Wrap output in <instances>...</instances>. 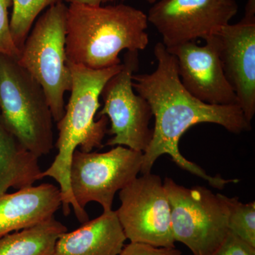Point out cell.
I'll use <instances>...</instances> for the list:
<instances>
[{
	"label": "cell",
	"instance_id": "obj_1",
	"mask_svg": "<svg viewBox=\"0 0 255 255\" xmlns=\"http://www.w3.org/2000/svg\"><path fill=\"white\" fill-rule=\"evenodd\" d=\"M154 54L157 62L155 71L132 76L134 90L148 102L155 117L152 140L143 152L140 172L150 173L160 156L169 155L179 167L204 179L216 189H223L228 184L238 182V179L209 175L181 154L179 142L183 134L197 124H217L238 134L251 130V123L239 106L209 105L191 95L181 82L175 57L163 43L155 44Z\"/></svg>",
	"mask_w": 255,
	"mask_h": 255
},
{
	"label": "cell",
	"instance_id": "obj_2",
	"mask_svg": "<svg viewBox=\"0 0 255 255\" xmlns=\"http://www.w3.org/2000/svg\"><path fill=\"white\" fill-rule=\"evenodd\" d=\"M72 74L71 90L65 113L57 122L58 137L55 143L58 154L51 165L42 172L41 179L49 177L59 184L64 216L70 214L73 206L75 216L80 223L89 221L87 211L79 207L74 199L70 182L72 157L77 149L92 152L103 147L104 138L108 132L109 119L106 116L96 120L100 108V97L107 82L118 73L123 63L112 68L93 70L68 61Z\"/></svg>",
	"mask_w": 255,
	"mask_h": 255
},
{
	"label": "cell",
	"instance_id": "obj_3",
	"mask_svg": "<svg viewBox=\"0 0 255 255\" xmlns=\"http://www.w3.org/2000/svg\"><path fill=\"white\" fill-rule=\"evenodd\" d=\"M147 14L129 5L71 3L67 14L69 63L93 70L122 64L123 50L139 52L149 43Z\"/></svg>",
	"mask_w": 255,
	"mask_h": 255
},
{
	"label": "cell",
	"instance_id": "obj_4",
	"mask_svg": "<svg viewBox=\"0 0 255 255\" xmlns=\"http://www.w3.org/2000/svg\"><path fill=\"white\" fill-rule=\"evenodd\" d=\"M0 53V120L39 158L53 148V118L46 95L18 62Z\"/></svg>",
	"mask_w": 255,
	"mask_h": 255
},
{
	"label": "cell",
	"instance_id": "obj_5",
	"mask_svg": "<svg viewBox=\"0 0 255 255\" xmlns=\"http://www.w3.org/2000/svg\"><path fill=\"white\" fill-rule=\"evenodd\" d=\"M67 14L63 1L46 9L33 23L17 59L43 88L56 122L65 113V95L73 83L65 48Z\"/></svg>",
	"mask_w": 255,
	"mask_h": 255
},
{
	"label": "cell",
	"instance_id": "obj_6",
	"mask_svg": "<svg viewBox=\"0 0 255 255\" xmlns=\"http://www.w3.org/2000/svg\"><path fill=\"white\" fill-rule=\"evenodd\" d=\"M163 184L174 241L187 246L193 255H209L229 233L227 206L221 194L201 186L183 187L168 177Z\"/></svg>",
	"mask_w": 255,
	"mask_h": 255
},
{
	"label": "cell",
	"instance_id": "obj_7",
	"mask_svg": "<svg viewBox=\"0 0 255 255\" xmlns=\"http://www.w3.org/2000/svg\"><path fill=\"white\" fill-rule=\"evenodd\" d=\"M143 152L117 145L106 152H74L70 182L74 199L85 210L92 201L112 210L114 196L135 179L141 170Z\"/></svg>",
	"mask_w": 255,
	"mask_h": 255
},
{
	"label": "cell",
	"instance_id": "obj_8",
	"mask_svg": "<svg viewBox=\"0 0 255 255\" xmlns=\"http://www.w3.org/2000/svg\"><path fill=\"white\" fill-rule=\"evenodd\" d=\"M123 67L106 83L102 93L103 107L97 117L106 116L111 122L108 133L113 137L106 145H122L144 152L152 137L149 123L150 105L132 87V76L138 68V52L127 51Z\"/></svg>",
	"mask_w": 255,
	"mask_h": 255
},
{
	"label": "cell",
	"instance_id": "obj_9",
	"mask_svg": "<svg viewBox=\"0 0 255 255\" xmlns=\"http://www.w3.org/2000/svg\"><path fill=\"white\" fill-rule=\"evenodd\" d=\"M116 211L127 240L155 248H175L171 209L163 182L156 174H143L119 191Z\"/></svg>",
	"mask_w": 255,
	"mask_h": 255
},
{
	"label": "cell",
	"instance_id": "obj_10",
	"mask_svg": "<svg viewBox=\"0 0 255 255\" xmlns=\"http://www.w3.org/2000/svg\"><path fill=\"white\" fill-rule=\"evenodd\" d=\"M238 10L235 0H157L147 16L168 48L213 36Z\"/></svg>",
	"mask_w": 255,
	"mask_h": 255
},
{
	"label": "cell",
	"instance_id": "obj_11",
	"mask_svg": "<svg viewBox=\"0 0 255 255\" xmlns=\"http://www.w3.org/2000/svg\"><path fill=\"white\" fill-rule=\"evenodd\" d=\"M167 48L177 60L178 74L183 86L198 100L214 105H237L236 93L225 75L214 35L204 40Z\"/></svg>",
	"mask_w": 255,
	"mask_h": 255
},
{
	"label": "cell",
	"instance_id": "obj_12",
	"mask_svg": "<svg viewBox=\"0 0 255 255\" xmlns=\"http://www.w3.org/2000/svg\"><path fill=\"white\" fill-rule=\"evenodd\" d=\"M214 36L225 75L251 123L255 114V16L228 23Z\"/></svg>",
	"mask_w": 255,
	"mask_h": 255
},
{
	"label": "cell",
	"instance_id": "obj_13",
	"mask_svg": "<svg viewBox=\"0 0 255 255\" xmlns=\"http://www.w3.org/2000/svg\"><path fill=\"white\" fill-rule=\"evenodd\" d=\"M61 206L60 188L52 184L2 194L0 196V239L52 219Z\"/></svg>",
	"mask_w": 255,
	"mask_h": 255
},
{
	"label": "cell",
	"instance_id": "obj_14",
	"mask_svg": "<svg viewBox=\"0 0 255 255\" xmlns=\"http://www.w3.org/2000/svg\"><path fill=\"white\" fill-rule=\"evenodd\" d=\"M127 240L117 212L112 210L63 233L53 255H119Z\"/></svg>",
	"mask_w": 255,
	"mask_h": 255
},
{
	"label": "cell",
	"instance_id": "obj_15",
	"mask_svg": "<svg viewBox=\"0 0 255 255\" xmlns=\"http://www.w3.org/2000/svg\"><path fill=\"white\" fill-rule=\"evenodd\" d=\"M38 159L0 120V196L10 188L19 190L41 179Z\"/></svg>",
	"mask_w": 255,
	"mask_h": 255
},
{
	"label": "cell",
	"instance_id": "obj_16",
	"mask_svg": "<svg viewBox=\"0 0 255 255\" xmlns=\"http://www.w3.org/2000/svg\"><path fill=\"white\" fill-rule=\"evenodd\" d=\"M66 232V226L52 218L1 238L0 255H53L55 243Z\"/></svg>",
	"mask_w": 255,
	"mask_h": 255
},
{
	"label": "cell",
	"instance_id": "obj_17",
	"mask_svg": "<svg viewBox=\"0 0 255 255\" xmlns=\"http://www.w3.org/2000/svg\"><path fill=\"white\" fill-rule=\"evenodd\" d=\"M61 1L63 0H12L10 31L18 50L23 46L33 23L41 12Z\"/></svg>",
	"mask_w": 255,
	"mask_h": 255
},
{
	"label": "cell",
	"instance_id": "obj_18",
	"mask_svg": "<svg viewBox=\"0 0 255 255\" xmlns=\"http://www.w3.org/2000/svg\"><path fill=\"white\" fill-rule=\"evenodd\" d=\"M228 209L230 232L255 248V203L243 204L238 197L221 194Z\"/></svg>",
	"mask_w": 255,
	"mask_h": 255
},
{
	"label": "cell",
	"instance_id": "obj_19",
	"mask_svg": "<svg viewBox=\"0 0 255 255\" xmlns=\"http://www.w3.org/2000/svg\"><path fill=\"white\" fill-rule=\"evenodd\" d=\"M12 0H0V53L18 58L20 50L15 45L10 31L8 9Z\"/></svg>",
	"mask_w": 255,
	"mask_h": 255
},
{
	"label": "cell",
	"instance_id": "obj_20",
	"mask_svg": "<svg viewBox=\"0 0 255 255\" xmlns=\"http://www.w3.org/2000/svg\"><path fill=\"white\" fill-rule=\"evenodd\" d=\"M209 255H255V248L229 231L224 241Z\"/></svg>",
	"mask_w": 255,
	"mask_h": 255
},
{
	"label": "cell",
	"instance_id": "obj_21",
	"mask_svg": "<svg viewBox=\"0 0 255 255\" xmlns=\"http://www.w3.org/2000/svg\"><path fill=\"white\" fill-rule=\"evenodd\" d=\"M119 255H182L176 248H155L142 243H130Z\"/></svg>",
	"mask_w": 255,
	"mask_h": 255
},
{
	"label": "cell",
	"instance_id": "obj_22",
	"mask_svg": "<svg viewBox=\"0 0 255 255\" xmlns=\"http://www.w3.org/2000/svg\"><path fill=\"white\" fill-rule=\"evenodd\" d=\"M117 1V0H63V2L69 3V4L78 3V4L92 5V6H101V5L114 2V1ZM122 1H126V0H122ZM145 1L152 4L157 0H145Z\"/></svg>",
	"mask_w": 255,
	"mask_h": 255
},
{
	"label": "cell",
	"instance_id": "obj_23",
	"mask_svg": "<svg viewBox=\"0 0 255 255\" xmlns=\"http://www.w3.org/2000/svg\"><path fill=\"white\" fill-rule=\"evenodd\" d=\"M245 16L248 17L255 16V0H248L246 4Z\"/></svg>",
	"mask_w": 255,
	"mask_h": 255
}]
</instances>
